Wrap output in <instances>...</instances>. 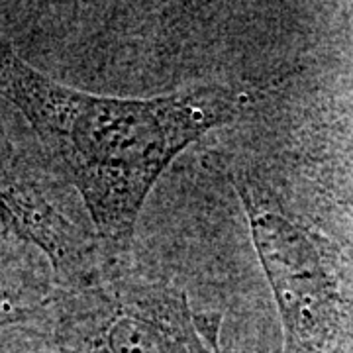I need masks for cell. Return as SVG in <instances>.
I'll return each instance as SVG.
<instances>
[{
  "label": "cell",
  "instance_id": "obj_4",
  "mask_svg": "<svg viewBox=\"0 0 353 353\" xmlns=\"http://www.w3.org/2000/svg\"><path fill=\"white\" fill-rule=\"evenodd\" d=\"M53 290H39L36 285L0 267V332L16 326H32L50 301Z\"/></svg>",
  "mask_w": 353,
  "mask_h": 353
},
{
  "label": "cell",
  "instance_id": "obj_1",
  "mask_svg": "<svg viewBox=\"0 0 353 353\" xmlns=\"http://www.w3.org/2000/svg\"><path fill=\"white\" fill-rule=\"evenodd\" d=\"M0 99L32 128L57 176L73 187L106 259L124 265L138 216L159 176L210 130L252 102L236 87L120 99L67 87L0 41Z\"/></svg>",
  "mask_w": 353,
  "mask_h": 353
},
{
  "label": "cell",
  "instance_id": "obj_5",
  "mask_svg": "<svg viewBox=\"0 0 353 353\" xmlns=\"http://www.w3.org/2000/svg\"><path fill=\"white\" fill-rule=\"evenodd\" d=\"M0 334H6V332H0ZM0 353H26L22 347H14L12 343H8L6 340H0Z\"/></svg>",
  "mask_w": 353,
  "mask_h": 353
},
{
  "label": "cell",
  "instance_id": "obj_2",
  "mask_svg": "<svg viewBox=\"0 0 353 353\" xmlns=\"http://www.w3.org/2000/svg\"><path fill=\"white\" fill-rule=\"evenodd\" d=\"M220 324L171 281L124 263L57 287L30 328L55 353H220Z\"/></svg>",
  "mask_w": 353,
  "mask_h": 353
},
{
  "label": "cell",
  "instance_id": "obj_3",
  "mask_svg": "<svg viewBox=\"0 0 353 353\" xmlns=\"http://www.w3.org/2000/svg\"><path fill=\"white\" fill-rule=\"evenodd\" d=\"M55 181L61 179L38 139L18 138L0 112V222L50 261L57 287H75L99 277L110 261L97 236L65 210Z\"/></svg>",
  "mask_w": 353,
  "mask_h": 353
}]
</instances>
